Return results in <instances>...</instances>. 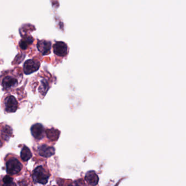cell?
Instances as JSON below:
<instances>
[{
    "mask_svg": "<svg viewBox=\"0 0 186 186\" xmlns=\"http://www.w3.org/2000/svg\"><path fill=\"white\" fill-rule=\"evenodd\" d=\"M47 133V137L48 139L52 140H56L58 139V138L60 135V133L57 130L51 129V130H47L46 131Z\"/></svg>",
    "mask_w": 186,
    "mask_h": 186,
    "instance_id": "obj_15",
    "label": "cell"
},
{
    "mask_svg": "<svg viewBox=\"0 0 186 186\" xmlns=\"http://www.w3.org/2000/svg\"><path fill=\"white\" fill-rule=\"evenodd\" d=\"M32 136L37 140L42 139L44 137V128L42 124L36 123L31 128Z\"/></svg>",
    "mask_w": 186,
    "mask_h": 186,
    "instance_id": "obj_7",
    "label": "cell"
},
{
    "mask_svg": "<svg viewBox=\"0 0 186 186\" xmlns=\"http://www.w3.org/2000/svg\"><path fill=\"white\" fill-rule=\"evenodd\" d=\"M12 129L9 126H5V127L2 130V131H1L2 137L7 141H8L10 139V138L12 137Z\"/></svg>",
    "mask_w": 186,
    "mask_h": 186,
    "instance_id": "obj_12",
    "label": "cell"
},
{
    "mask_svg": "<svg viewBox=\"0 0 186 186\" xmlns=\"http://www.w3.org/2000/svg\"><path fill=\"white\" fill-rule=\"evenodd\" d=\"M33 39L31 37H26L20 41L19 46L23 50L26 49L29 45L32 44Z\"/></svg>",
    "mask_w": 186,
    "mask_h": 186,
    "instance_id": "obj_13",
    "label": "cell"
},
{
    "mask_svg": "<svg viewBox=\"0 0 186 186\" xmlns=\"http://www.w3.org/2000/svg\"><path fill=\"white\" fill-rule=\"evenodd\" d=\"M49 83H48L47 80L43 79L41 80V85L39 86V92L42 94V95H45L47 93V92L49 90Z\"/></svg>",
    "mask_w": 186,
    "mask_h": 186,
    "instance_id": "obj_14",
    "label": "cell"
},
{
    "mask_svg": "<svg viewBox=\"0 0 186 186\" xmlns=\"http://www.w3.org/2000/svg\"><path fill=\"white\" fill-rule=\"evenodd\" d=\"M2 86L5 89L14 87L17 86V79L14 77L10 76H7L4 78L2 80Z\"/></svg>",
    "mask_w": 186,
    "mask_h": 186,
    "instance_id": "obj_9",
    "label": "cell"
},
{
    "mask_svg": "<svg viewBox=\"0 0 186 186\" xmlns=\"http://www.w3.org/2000/svg\"><path fill=\"white\" fill-rule=\"evenodd\" d=\"M86 182L91 186H95L98 184L99 177L94 171H90L85 175Z\"/></svg>",
    "mask_w": 186,
    "mask_h": 186,
    "instance_id": "obj_10",
    "label": "cell"
},
{
    "mask_svg": "<svg viewBox=\"0 0 186 186\" xmlns=\"http://www.w3.org/2000/svg\"><path fill=\"white\" fill-rule=\"evenodd\" d=\"M32 153L28 147L25 146L23 147L20 153V157L23 161H28L32 157Z\"/></svg>",
    "mask_w": 186,
    "mask_h": 186,
    "instance_id": "obj_11",
    "label": "cell"
},
{
    "mask_svg": "<svg viewBox=\"0 0 186 186\" xmlns=\"http://www.w3.org/2000/svg\"><path fill=\"white\" fill-rule=\"evenodd\" d=\"M5 110L8 113H14L18 108L17 100L12 95L8 96L5 100Z\"/></svg>",
    "mask_w": 186,
    "mask_h": 186,
    "instance_id": "obj_4",
    "label": "cell"
},
{
    "mask_svg": "<svg viewBox=\"0 0 186 186\" xmlns=\"http://www.w3.org/2000/svg\"><path fill=\"white\" fill-rule=\"evenodd\" d=\"M22 168V164L17 158L9 159L6 163V171L10 175L18 174Z\"/></svg>",
    "mask_w": 186,
    "mask_h": 186,
    "instance_id": "obj_2",
    "label": "cell"
},
{
    "mask_svg": "<svg viewBox=\"0 0 186 186\" xmlns=\"http://www.w3.org/2000/svg\"><path fill=\"white\" fill-rule=\"evenodd\" d=\"M49 174L42 166H38L34 169L32 174V179L35 183L45 184L49 179Z\"/></svg>",
    "mask_w": 186,
    "mask_h": 186,
    "instance_id": "obj_1",
    "label": "cell"
},
{
    "mask_svg": "<svg viewBox=\"0 0 186 186\" xmlns=\"http://www.w3.org/2000/svg\"><path fill=\"white\" fill-rule=\"evenodd\" d=\"M55 54L60 57L65 56L68 52V47L63 42H57L53 45Z\"/></svg>",
    "mask_w": 186,
    "mask_h": 186,
    "instance_id": "obj_5",
    "label": "cell"
},
{
    "mask_svg": "<svg viewBox=\"0 0 186 186\" xmlns=\"http://www.w3.org/2000/svg\"><path fill=\"white\" fill-rule=\"evenodd\" d=\"M2 142H1V141L0 140V148L2 147Z\"/></svg>",
    "mask_w": 186,
    "mask_h": 186,
    "instance_id": "obj_17",
    "label": "cell"
},
{
    "mask_svg": "<svg viewBox=\"0 0 186 186\" xmlns=\"http://www.w3.org/2000/svg\"><path fill=\"white\" fill-rule=\"evenodd\" d=\"M55 149L54 147L47 145H42L38 148V153L39 156L45 158H49L55 154Z\"/></svg>",
    "mask_w": 186,
    "mask_h": 186,
    "instance_id": "obj_6",
    "label": "cell"
},
{
    "mask_svg": "<svg viewBox=\"0 0 186 186\" xmlns=\"http://www.w3.org/2000/svg\"><path fill=\"white\" fill-rule=\"evenodd\" d=\"M40 63L35 60H28L24 64V72L26 75H29L38 71Z\"/></svg>",
    "mask_w": 186,
    "mask_h": 186,
    "instance_id": "obj_3",
    "label": "cell"
},
{
    "mask_svg": "<svg viewBox=\"0 0 186 186\" xmlns=\"http://www.w3.org/2000/svg\"><path fill=\"white\" fill-rule=\"evenodd\" d=\"M3 182L5 185H11L13 183V179L8 175H6L3 177Z\"/></svg>",
    "mask_w": 186,
    "mask_h": 186,
    "instance_id": "obj_16",
    "label": "cell"
},
{
    "mask_svg": "<svg viewBox=\"0 0 186 186\" xmlns=\"http://www.w3.org/2000/svg\"><path fill=\"white\" fill-rule=\"evenodd\" d=\"M37 47L38 51L41 52L43 55H46L50 52L52 43L50 41L46 40H41L38 42Z\"/></svg>",
    "mask_w": 186,
    "mask_h": 186,
    "instance_id": "obj_8",
    "label": "cell"
}]
</instances>
